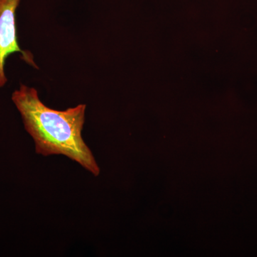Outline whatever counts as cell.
Masks as SVG:
<instances>
[{
  "label": "cell",
  "instance_id": "6da1fadb",
  "mask_svg": "<svg viewBox=\"0 0 257 257\" xmlns=\"http://www.w3.org/2000/svg\"><path fill=\"white\" fill-rule=\"evenodd\" d=\"M12 100L35 142L37 154L45 157L64 155L94 177L99 176L100 169L82 138L86 104L55 110L42 102L36 89L23 84L13 93Z\"/></svg>",
  "mask_w": 257,
  "mask_h": 257
},
{
  "label": "cell",
  "instance_id": "7a4b0ae2",
  "mask_svg": "<svg viewBox=\"0 0 257 257\" xmlns=\"http://www.w3.org/2000/svg\"><path fill=\"white\" fill-rule=\"evenodd\" d=\"M21 0H0V89L8 82L5 66L10 55L20 53L22 60L38 69L31 52L19 45L16 12Z\"/></svg>",
  "mask_w": 257,
  "mask_h": 257
}]
</instances>
